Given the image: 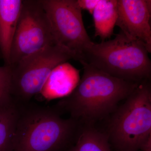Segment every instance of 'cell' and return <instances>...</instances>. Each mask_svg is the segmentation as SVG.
<instances>
[{
  "label": "cell",
  "instance_id": "cell-7",
  "mask_svg": "<svg viewBox=\"0 0 151 151\" xmlns=\"http://www.w3.org/2000/svg\"><path fill=\"white\" fill-rule=\"evenodd\" d=\"M52 44H55L40 0L23 1L11 47L9 66Z\"/></svg>",
  "mask_w": 151,
  "mask_h": 151
},
{
  "label": "cell",
  "instance_id": "cell-16",
  "mask_svg": "<svg viewBox=\"0 0 151 151\" xmlns=\"http://www.w3.org/2000/svg\"><path fill=\"white\" fill-rule=\"evenodd\" d=\"M140 150L142 151H151V135L143 143Z\"/></svg>",
  "mask_w": 151,
  "mask_h": 151
},
{
  "label": "cell",
  "instance_id": "cell-11",
  "mask_svg": "<svg viewBox=\"0 0 151 151\" xmlns=\"http://www.w3.org/2000/svg\"><path fill=\"white\" fill-rule=\"evenodd\" d=\"M117 4V0H100L92 14L94 35L102 41L110 38L113 35L118 18Z\"/></svg>",
  "mask_w": 151,
  "mask_h": 151
},
{
  "label": "cell",
  "instance_id": "cell-3",
  "mask_svg": "<svg viewBox=\"0 0 151 151\" xmlns=\"http://www.w3.org/2000/svg\"><path fill=\"white\" fill-rule=\"evenodd\" d=\"M116 151H139L151 135V85L139 84L113 113L108 133Z\"/></svg>",
  "mask_w": 151,
  "mask_h": 151
},
{
  "label": "cell",
  "instance_id": "cell-14",
  "mask_svg": "<svg viewBox=\"0 0 151 151\" xmlns=\"http://www.w3.org/2000/svg\"><path fill=\"white\" fill-rule=\"evenodd\" d=\"M12 97L10 66H0V105L12 100Z\"/></svg>",
  "mask_w": 151,
  "mask_h": 151
},
{
  "label": "cell",
  "instance_id": "cell-12",
  "mask_svg": "<svg viewBox=\"0 0 151 151\" xmlns=\"http://www.w3.org/2000/svg\"><path fill=\"white\" fill-rule=\"evenodd\" d=\"M19 116L12 100L0 105V151H13Z\"/></svg>",
  "mask_w": 151,
  "mask_h": 151
},
{
  "label": "cell",
  "instance_id": "cell-2",
  "mask_svg": "<svg viewBox=\"0 0 151 151\" xmlns=\"http://www.w3.org/2000/svg\"><path fill=\"white\" fill-rule=\"evenodd\" d=\"M149 53L144 44L120 32L113 40L92 42L85 50L79 62L116 78L140 83L150 78Z\"/></svg>",
  "mask_w": 151,
  "mask_h": 151
},
{
  "label": "cell",
  "instance_id": "cell-5",
  "mask_svg": "<svg viewBox=\"0 0 151 151\" xmlns=\"http://www.w3.org/2000/svg\"><path fill=\"white\" fill-rule=\"evenodd\" d=\"M71 59L66 50L52 44L10 66L12 96L27 100L40 94L55 68Z\"/></svg>",
  "mask_w": 151,
  "mask_h": 151
},
{
  "label": "cell",
  "instance_id": "cell-10",
  "mask_svg": "<svg viewBox=\"0 0 151 151\" xmlns=\"http://www.w3.org/2000/svg\"><path fill=\"white\" fill-rule=\"evenodd\" d=\"M22 0H0V50L9 64L12 44L22 6Z\"/></svg>",
  "mask_w": 151,
  "mask_h": 151
},
{
  "label": "cell",
  "instance_id": "cell-4",
  "mask_svg": "<svg viewBox=\"0 0 151 151\" xmlns=\"http://www.w3.org/2000/svg\"><path fill=\"white\" fill-rule=\"evenodd\" d=\"M50 110H38L19 118L13 151H60L70 142L79 125Z\"/></svg>",
  "mask_w": 151,
  "mask_h": 151
},
{
  "label": "cell",
  "instance_id": "cell-15",
  "mask_svg": "<svg viewBox=\"0 0 151 151\" xmlns=\"http://www.w3.org/2000/svg\"><path fill=\"white\" fill-rule=\"evenodd\" d=\"M100 0H77V3L81 10L88 11L92 14Z\"/></svg>",
  "mask_w": 151,
  "mask_h": 151
},
{
  "label": "cell",
  "instance_id": "cell-1",
  "mask_svg": "<svg viewBox=\"0 0 151 151\" xmlns=\"http://www.w3.org/2000/svg\"><path fill=\"white\" fill-rule=\"evenodd\" d=\"M84 73L75 90L60 102L71 118L85 125L113 113L119 103L126 100L140 83L125 81L96 68L82 64Z\"/></svg>",
  "mask_w": 151,
  "mask_h": 151
},
{
  "label": "cell",
  "instance_id": "cell-6",
  "mask_svg": "<svg viewBox=\"0 0 151 151\" xmlns=\"http://www.w3.org/2000/svg\"><path fill=\"white\" fill-rule=\"evenodd\" d=\"M48 19L55 44L80 61L92 43L86 29L77 0H40Z\"/></svg>",
  "mask_w": 151,
  "mask_h": 151
},
{
  "label": "cell",
  "instance_id": "cell-13",
  "mask_svg": "<svg viewBox=\"0 0 151 151\" xmlns=\"http://www.w3.org/2000/svg\"><path fill=\"white\" fill-rule=\"evenodd\" d=\"M80 130L75 145L69 151H111L107 133L92 125H85Z\"/></svg>",
  "mask_w": 151,
  "mask_h": 151
},
{
  "label": "cell",
  "instance_id": "cell-8",
  "mask_svg": "<svg viewBox=\"0 0 151 151\" xmlns=\"http://www.w3.org/2000/svg\"><path fill=\"white\" fill-rule=\"evenodd\" d=\"M116 25L132 40L144 44L151 52V1L117 0Z\"/></svg>",
  "mask_w": 151,
  "mask_h": 151
},
{
  "label": "cell",
  "instance_id": "cell-9",
  "mask_svg": "<svg viewBox=\"0 0 151 151\" xmlns=\"http://www.w3.org/2000/svg\"><path fill=\"white\" fill-rule=\"evenodd\" d=\"M80 80V70L63 63L51 71L40 94L47 100L65 98L75 90Z\"/></svg>",
  "mask_w": 151,
  "mask_h": 151
}]
</instances>
